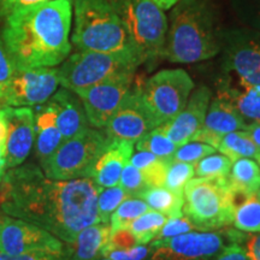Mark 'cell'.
Here are the masks:
<instances>
[{
  "instance_id": "1",
  "label": "cell",
  "mask_w": 260,
  "mask_h": 260,
  "mask_svg": "<svg viewBox=\"0 0 260 260\" xmlns=\"http://www.w3.org/2000/svg\"><path fill=\"white\" fill-rule=\"evenodd\" d=\"M99 190L89 177L52 180L39 167L22 164L5 171L0 182V210L69 245L81 230L99 222Z\"/></svg>"
},
{
  "instance_id": "2",
  "label": "cell",
  "mask_w": 260,
  "mask_h": 260,
  "mask_svg": "<svg viewBox=\"0 0 260 260\" xmlns=\"http://www.w3.org/2000/svg\"><path fill=\"white\" fill-rule=\"evenodd\" d=\"M2 40L16 69L56 68L69 57L73 0H48L3 18Z\"/></svg>"
},
{
  "instance_id": "3",
  "label": "cell",
  "mask_w": 260,
  "mask_h": 260,
  "mask_svg": "<svg viewBox=\"0 0 260 260\" xmlns=\"http://www.w3.org/2000/svg\"><path fill=\"white\" fill-rule=\"evenodd\" d=\"M161 57L171 63L191 64L216 57L222 35L211 0H181L170 9Z\"/></svg>"
},
{
  "instance_id": "4",
  "label": "cell",
  "mask_w": 260,
  "mask_h": 260,
  "mask_svg": "<svg viewBox=\"0 0 260 260\" xmlns=\"http://www.w3.org/2000/svg\"><path fill=\"white\" fill-rule=\"evenodd\" d=\"M73 21L70 40L77 51L140 52L110 0H73Z\"/></svg>"
},
{
  "instance_id": "5",
  "label": "cell",
  "mask_w": 260,
  "mask_h": 260,
  "mask_svg": "<svg viewBox=\"0 0 260 260\" xmlns=\"http://www.w3.org/2000/svg\"><path fill=\"white\" fill-rule=\"evenodd\" d=\"M184 216L198 232H214L232 225L236 201L226 177L191 178L183 189Z\"/></svg>"
},
{
  "instance_id": "6",
  "label": "cell",
  "mask_w": 260,
  "mask_h": 260,
  "mask_svg": "<svg viewBox=\"0 0 260 260\" xmlns=\"http://www.w3.org/2000/svg\"><path fill=\"white\" fill-rule=\"evenodd\" d=\"M144 63L140 52L77 51L69 54L57 69L60 86L76 92L121 75L135 74Z\"/></svg>"
},
{
  "instance_id": "7",
  "label": "cell",
  "mask_w": 260,
  "mask_h": 260,
  "mask_svg": "<svg viewBox=\"0 0 260 260\" xmlns=\"http://www.w3.org/2000/svg\"><path fill=\"white\" fill-rule=\"evenodd\" d=\"M145 60L161 57L168 17L152 0H110Z\"/></svg>"
},
{
  "instance_id": "8",
  "label": "cell",
  "mask_w": 260,
  "mask_h": 260,
  "mask_svg": "<svg viewBox=\"0 0 260 260\" xmlns=\"http://www.w3.org/2000/svg\"><path fill=\"white\" fill-rule=\"evenodd\" d=\"M110 144L106 134L87 128L74 138L65 140L51 157L41 162L45 176L52 180L88 177V172L100 153Z\"/></svg>"
},
{
  "instance_id": "9",
  "label": "cell",
  "mask_w": 260,
  "mask_h": 260,
  "mask_svg": "<svg viewBox=\"0 0 260 260\" xmlns=\"http://www.w3.org/2000/svg\"><path fill=\"white\" fill-rule=\"evenodd\" d=\"M195 84L183 69L158 71L140 87L141 99L158 125L175 118L187 105Z\"/></svg>"
},
{
  "instance_id": "10",
  "label": "cell",
  "mask_w": 260,
  "mask_h": 260,
  "mask_svg": "<svg viewBox=\"0 0 260 260\" xmlns=\"http://www.w3.org/2000/svg\"><path fill=\"white\" fill-rule=\"evenodd\" d=\"M59 86L57 68L16 69L9 80L0 82V110L41 105Z\"/></svg>"
},
{
  "instance_id": "11",
  "label": "cell",
  "mask_w": 260,
  "mask_h": 260,
  "mask_svg": "<svg viewBox=\"0 0 260 260\" xmlns=\"http://www.w3.org/2000/svg\"><path fill=\"white\" fill-rule=\"evenodd\" d=\"M230 242L229 230L190 232L149 242L148 260H212Z\"/></svg>"
},
{
  "instance_id": "12",
  "label": "cell",
  "mask_w": 260,
  "mask_h": 260,
  "mask_svg": "<svg viewBox=\"0 0 260 260\" xmlns=\"http://www.w3.org/2000/svg\"><path fill=\"white\" fill-rule=\"evenodd\" d=\"M222 50L226 69L235 75L237 87L260 84V38L248 28H232L223 31Z\"/></svg>"
},
{
  "instance_id": "13",
  "label": "cell",
  "mask_w": 260,
  "mask_h": 260,
  "mask_svg": "<svg viewBox=\"0 0 260 260\" xmlns=\"http://www.w3.org/2000/svg\"><path fill=\"white\" fill-rule=\"evenodd\" d=\"M134 76L135 74L121 75L74 92L82 102L90 125L94 128H105L132 90Z\"/></svg>"
},
{
  "instance_id": "14",
  "label": "cell",
  "mask_w": 260,
  "mask_h": 260,
  "mask_svg": "<svg viewBox=\"0 0 260 260\" xmlns=\"http://www.w3.org/2000/svg\"><path fill=\"white\" fill-rule=\"evenodd\" d=\"M64 243L42 228L4 214L0 229V252L24 254L37 252H61Z\"/></svg>"
},
{
  "instance_id": "15",
  "label": "cell",
  "mask_w": 260,
  "mask_h": 260,
  "mask_svg": "<svg viewBox=\"0 0 260 260\" xmlns=\"http://www.w3.org/2000/svg\"><path fill=\"white\" fill-rule=\"evenodd\" d=\"M157 126L153 116L142 102L140 86H133L124 102L105 125V134L110 141L136 142Z\"/></svg>"
},
{
  "instance_id": "16",
  "label": "cell",
  "mask_w": 260,
  "mask_h": 260,
  "mask_svg": "<svg viewBox=\"0 0 260 260\" xmlns=\"http://www.w3.org/2000/svg\"><path fill=\"white\" fill-rule=\"evenodd\" d=\"M211 98L212 93L206 86L194 88L184 109L171 121L158 125L157 129L167 135L177 147L190 142L204 124Z\"/></svg>"
},
{
  "instance_id": "17",
  "label": "cell",
  "mask_w": 260,
  "mask_h": 260,
  "mask_svg": "<svg viewBox=\"0 0 260 260\" xmlns=\"http://www.w3.org/2000/svg\"><path fill=\"white\" fill-rule=\"evenodd\" d=\"M8 138L5 148V167H19L30 153L35 140L34 110L31 107H6Z\"/></svg>"
},
{
  "instance_id": "18",
  "label": "cell",
  "mask_w": 260,
  "mask_h": 260,
  "mask_svg": "<svg viewBox=\"0 0 260 260\" xmlns=\"http://www.w3.org/2000/svg\"><path fill=\"white\" fill-rule=\"evenodd\" d=\"M247 124L248 123L233 104L222 94L217 93L216 96L211 98L204 124L191 141L205 142L217 149L224 135L236 130H246Z\"/></svg>"
},
{
  "instance_id": "19",
  "label": "cell",
  "mask_w": 260,
  "mask_h": 260,
  "mask_svg": "<svg viewBox=\"0 0 260 260\" xmlns=\"http://www.w3.org/2000/svg\"><path fill=\"white\" fill-rule=\"evenodd\" d=\"M134 151V142L125 140L110 141L90 168L88 177L99 188L117 186L123 169L129 162Z\"/></svg>"
},
{
  "instance_id": "20",
  "label": "cell",
  "mask_w": 260,
  "mask_h": 260,
  "mask_svg": "<svg viewBox=\"0 0 260 260\" xmlns=\"http://www.w3.org/2000/svg\"><path fill=\"white\" fill-rule=\"evenodd\" d=\"M48 103L56 112V122L63 141L76 136L88 128V119L82 102L73 90L58 89L48 99Z\"/></svg>"
},
{
  "instance_id": "21",
  "label": "cell",
  "mask_w": 260,
  "mask_h": 260,
  "mask_svg": "<svg viewBox=\"0 0 260 260\" xmlns=\"http://www.w3.org/2000/svg\"><path fill=\"white\" fill-rule=\"evenodd\" d=\"M35 125V153L41 162H44L63 142V138L57 126L56 112L48 100L37 106L34 111Z\"/></svg>"
},
{
  "instance_id": "22",
  "label": "cell",
  "mask_w": 260,
  "mask_h": 260,
  "mask_svg": "<svg viewBox=\"0 0 260 260\" xmlns=\"http://www.w3.org/2000/svg\"><path fill=\"white\" fill-rule=\"evenodd\" d=\"M111 226L105 223H94L84 228L76 236L73 243H69L68 260H98L109 242Z\"/></svg>"
},
{
  "instance_id": "23",
  "label": "cell",
  "mask_w": 260,
  "mask_h": 260,
  "mask_svg": "<svg viewBox=\"0 0 260 260\" xmlns=\"http://www.w3.org/2000/svg\"><path fill=\"white\" fill-rule=\"evenodd\" d=\"M228 183L235 197L236 206L260 188V167L251 158H240L233 162Z\"/></svg>"
},
{
  "instance_id": "24",
  "label": "cell",
  "mask_w": 260,
  "mask_h": 260,
  "mask_svg": "<svg viewBox=\"0 0 260 260\" xmlns=\"http://www.w3.org/2000/svg\"><path fill=\"white\" fill-rule=\"evenodd\" d=\"M217 93L225 96L245 119L251 122L260 121V84L240 88L226 83Z\"/></svg>"
},
{
  "instance_id": "25",
  "label": "cell",
  "mask_w": 260,
  "mask_h": 260,
  "mask_svg": "<svg viewBox=\"0 0 260 260\" xmlns=\"http://www.w3.org/2000/svg\"><path fill=\"white\" fill-rule=\"evenodd\" d=\"M140 199L144 200L149 209L158 211L169 218L183 214V193L170 190L164 186L148 188L140 195Z\"/></svg>"
},
{
  "instance_id": "26",
  "label": "cell",
  "mask_w": 260,
  "mask_h": 260,
  "mask_svg": "<svg viewBox=\"0 0 260 260\" xmlns=\"http://www.w3.org/2000/svg\"><path fill=\"white\" fill-rule=\"evenodd\" d=\"M171 159H162L145 151H138L132 154L129 162L141 171L146 182L151 187L164 186L169 161Z\"/></svg>"
},
{
  "instance_id": "27",
  "label": "cell",
  "mask_w": 260,
  "mask_h": 260,
  "mask_svg": "<svg viewBox=\"0 0 260 260\" xmlns=\"http://www.w3.org/2000/svg\"><path fill=\"white\" fill-rule=\"evenodd\" d=\"M217 149L233 162L240 158H256L258 148L247 130H236L224 135Z\"/></svg>"
},
{
  "instance_id": "28",
  "label": "cell",
  "mask_w": 260,
  "mask_h": 260,
  "mask_svg": "<svg viewBox=\"0 0 260 260\" xmlns=\"http://www.w3.org/2000/svg\"><path fill=\"white\" fill-rule=\"evenodd\" d=\"M233 223L243 233H260V188L237 205Z\"/></svg>"
},
{
  "instance_id": "29",
  "label": "cell",
  "mask_w": 260,
  "mask_h": 260,
  "mask_svg": "<svg viewBox=\"0 0 260 260\" xmlns=\"http://www.w3.org/2000/svg\"><path fill=\"white\" fill-rule=\"evenodd\" d=\"M168 218L169 217L165 214L149 209L147 212L133 220L128 228L135 236L139 245H147L155 239L158 232Z\"/></svg>"
},
{
  "instance_id": "30",
  "label": "cell",
  "mask_w": 260,
  "mask_h": 260,
  "mask_svg": "<svg viewBox=\"0 0 260 260\" xmlns=\"http://www.w3.org/2000/svg\"><path fill=\"white\" fill-rule=\"evenodd\" d=\"M136 149L149 152L162 159H172L177 146L167 135L162 134L160 130L154 128L136 141Z\"/></svg>"
},
{
  "instance_id": "31",
  "label": "cell",
  "mask_w": 260,
  "mask_h": 260,
  "mask_svg": "<svg viewBox=\"0 0 260 260\" xmlns=\"http://www.w3.org/2000/svg\"><path fill=\"white\" fill-rule=\"evenodd\" d=\"M149 210L148 205L140 198H128L119 205L111 214L110 226L112 230L128 228L133 220L147 212Z\"/></svg>"
},
{
  "instance_id": "32",
  "label": "cell",
  "mask_w": 260,
  "mask_h": 260,
  "mask_svg": "<svg viewBox=\"0 0 260 260\" xmlns=\"http://www.w3.org/2000/svg\"><path fill=\"white\" fill-rule=\"evenodd\" d=\"M128 198L129 197L126 195L125 191L118 184L109 188H100L99 194H98V217H99V222L110 224L111 214Z\"/></svg>"
},
{
  "instance_id": "33",
  "label": "cell",
  "mask_w": 260,
  "mask_h": 260,
  "mask_svg": "<svg viewBox=\"0 0 260 260\" xmlns=\"http://www.w3.org/2000/svg\"><path fill=\"white\" fill-rule=\"evenodd\" d=\"M233 161L224 154H209L194 164V172L199 177H226Z\"/></svg>"
},
{
  "instance_id": "34",
  "label": "cell",
  "mask_w": 260,
  "mask_h": 260,
  "mask_svg": "<svg viewBox=\"0 0 260 260\" xmlns=\"http://www.w3.org/2000/svg\"><path fill=\"white\" fill-rule=\"evenodd\" d=\"M194 175L193 164L171 159L168 165L164 187L169 188L170 190L177 191V193H183L184 187L194 177Z\"/></svg>"
},
{
  "instance_id": "35",
  "label": "cell",
  "mask_w": 260,
  "mask_h": 260,
  "mask_svg": "<svg viewBox=\"0 0 260 260\" xmlns=\"http://www.w3.org/2000/svg\"><path fill=\"white\" fill-rule=\"evenodd\" d=\"M233 8L243 27L260 38V0H233Z\"/></svg>"
},
{
  "instance_id": "36",
  "label": "cell",
  "mask_w": 260,
  "mask_h": 260,
  "mask_svg": "<svg viewBox=\"0 0 260 260\" xmlns=\"http://www.w3.org/2000/svg\"><path fill=\"white\" fill-rule=\"evenodd\" d=\"M118 186L125 191L129 198H140V195L149 188L141 171L130 162L123 169Z\"/></svg>"
},
{
  "instance_id": "37",
  "label": "cell",
  "mask_w": 260,
  "mask_h": 260,
  "mask_svg": "<svg viewBox=\"0 0 260 260\" xmlns=\"http://www.w3.org/2000/svg\"><path fill=\"white\" fill-rule=\"evenodd\" d=\"M216 152V148L209 144L200 141H190L187 144L177 147L176 152L172 155L174 160L189 162V164H197L200 159H203L206 155L212 154Z\"/></svg>"
},
{
  "instance_id": "38",
  "label": "cell",
  "mask_w": 260,
  "mask_h": 260,
  "mask_svg": "<svg viewBox=\"0 0 260 260\" xmlns=\"http://www.w3.org/2000/svg\"><path fill=\"white\" fill-rule=\"evenodd\" d=\"M190 232H198V230L197 228L194 226V224L191 223L184 214H182L180 217H171V218H168L164 225H162L160 228V230L158 232L154 240L168 239V237L181 235V234H186Z\"/></svg>"
},
{
  "instance_id": "39",
  "label": "cell",
  "mask_w": 260,
  "mask_h": 260,
  "mask_svg": "<svg viewBox=\"0 0 260 260\" xmlns=\"http://www.w3.org/2000/svg\"><path fill=\"white\" fill-rule=\"evenodd\" d=\"M149 246L139 245L129 249H106L102 255L111 260H148Z\"/></svg>"
},
{
  "instance_id": "40",
  "label": "cell",
  "mask_w": 260,
  "mask_h": 260,
  "mask_svg": "<svg viewBox=\"0 0 260 260\" xmlns=\"http://www.w3.org/2000/svg\"><path fill=\"white\" fill-rule=\"evenodd\" d=\"M135 246H139V243L129 228H122V229L112 230L110 234L109 242L104 247L103 251H106V249H129Z\"/></svg>"
},
{
  "instance_id": "41",
  "label": "cell",
  "mask_w": 260,
  "mask_h": 260,
  "mask_svg": "<svg viewBox=\"0 0 260 260\" xmlns=\"http://www.w3.org/2000/svg\"><path fill=\"white\" fill-rule=\"evenodd\" d=\"M0 260H68V249L61 252H37L24 254H8L0 252Z\"/></svg>"
},
{
  "instance_id": "42",
  "label": "cell",
  "mask_w": 260,
  "mask_h": 260,
  "mask_svg": "<svg viewBox=\"0 0 260 260\" xmlns=\"http://www.w3.org/2000/svg\"><path fill=\"white\" fill-rule=\"evenodd\" d=\"M240 245L245 249L248 260H260V233L245 234Z\"/></svg>"
},
{
  "instance_id": "43",
  "label": "cell",
  "mask_w": 260,
  "mask_h": 260,
  "mask_svg": "<svg viewBox=\"0 0 260 260\" xmlns=\"http://www.w3.org/2000/svg\"><path fill=\"white\" fill-rule=\"evenodd\" d=\"M16 71V67L6 50L4 42L0 39V82L9 80Z\"/></svg>"
},
{
  "instance_id": "44",
  "label": "cell",
  "mask_w": 260,
  "mask_h": 260,
  "mask_svg": "<svg viewBox=\"0 0 260 260\" xmlns=\"http://www.w3.org/2000/svg\"><path fill=\"white\" fill-rule=\"evenodd\" d=\"M48 2V0H0V18H4L16 10L27 8L40 3Z\"/></svg>"
},
{
  "instance_id": "45",
  "label": "cell",
  "mask_w": 260,
  "mask_h": 260,
  "mask_svg": "<svg viewBox=\"0 0 260 260\" xmlns=\"http://www.w3.org/2000/svg\"><path fill=\"white\" fill-rule=\"evenodd\" d=\"M212 260H248V258L241 245L229 243Z\"/></svg>"
},
{
  "instance_id": "46",
  "label": "cell",
  "mask_w": 260,
  "mask_h": 260,
  "mask_svg": "<svg viewBox=\"0 0 260 260\" xmlns=\"http://www.w3.org/2000/svg\"><path fill=\"white\" fill-rule=\"evenodd\" d=\"M246 130L248 132V134L251 135V139L253 140V142H254L256 148H258V154H256L255 160L260 167V121L248 123L246 126Z\"/></svg>"
},
{
  "instance_id": "47",
  "label": "cell",
  "mask_w": 260,
  "mask_h": 260,
  "mask_svg": "<svg viewBox=\"0 0 260 260\" xmlns=\"http://www.w3.org/2000/svg\"><path fill=\"white\" fill-rule=\"evenodd\" d=\"M6 138H8V119H6L5 109L0 110V151L6 148Z\"/></svg>"
},
{
  "instance_id": "48",
  "label": "cell",
  "mask_w": 260,
  "mask_h": 260,
  "mask_svg": "<svg viewBox=\"0 0 260 260\" xmlns=\"http://www.w3.org/2000/svg\"><path fill=\"white\" fill-rule=\"evenodd\" d=\"M152 2L155 3V4H157L160 9L164 10V11H168V10L174 8V6L176 5L178 2H181V0H152Z\"/></svg>"
},
{
  "instance_id": "49",
  "label": "cell",
  "mask_w": 260,
  "mask_h": 260,
  "mask_svg": "<svg viewBox=\"0 0 260 260\" xmlns=\"http://www.w3.org/2000/svg\"><path fill=\"white\" fill-rule=\"evenodd\" d=\"M6 171L5 167V152L0 151V182H2L3 177H4V174Z\"/></svg>"
},
{
  "instance_id": "50",
  "label": "cell",
  "mask_w": 260,
  "mask_h": 260,
  "mask_svg": "<svg viewBox=\"0 0 260 260\" xmlns=\"http://www.w3.org/2000/svg\"><path fill=\"white\" fill-rule=\"evenodd\" d=\"M3 217H4V213L0 210V229H2V223H3Z\"/></svg>"
},
{
  "instance_id": "51",
  "label": "cell",
  "mask_w": 260,
  "mask_h": 260,
  "mask_svg": "<svg viewBox=\"0 0 260 260\" xmlns=\"http://www.w3.org/2000/svg\"><path fill=\"white\" fill-rule=\"evenodd\" d=\"M98 260H111V259H109V258H106V256H102V258H99Z\"/></svg>"
}]
</instances>
